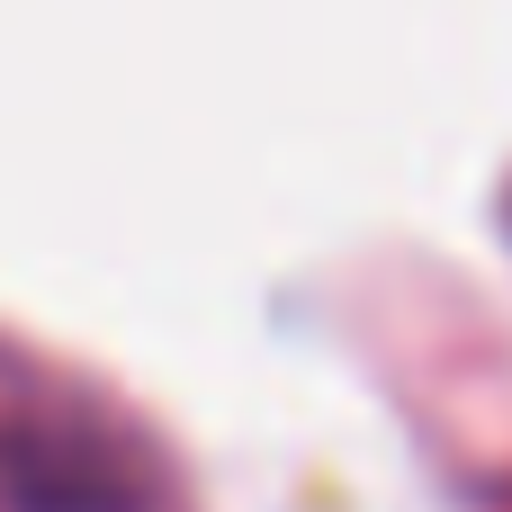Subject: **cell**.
<instances>
[{
	"label": "cell",
	"instance_id": "2",
	"mask_svg": "<svg viewBox=\"0 0 512 512\" xmlns=\"http://www.w3.org/2000/svg\"><path fill=\"white\" fill-rule=\"evenodd\" d=\"M504 225H512V198H504Z\"/></svg>",
	"mask_w": 512,
	"mask_h": 512
},
{
	"label": "cell",
	"instance_id": "1",
	"mask_svg": "<svg viewBox=\"0 0 512 512\" xmlns=\"http://www.w3.org/2000/svg\"><path fill=\"white\" fill-rule=\"evenodd\" d=\"M0 504L9 512H144V477L90 423H0Z\"/></svg>",
	"mask_w": 512,
	"mask_h": 512
}]
</instances>
